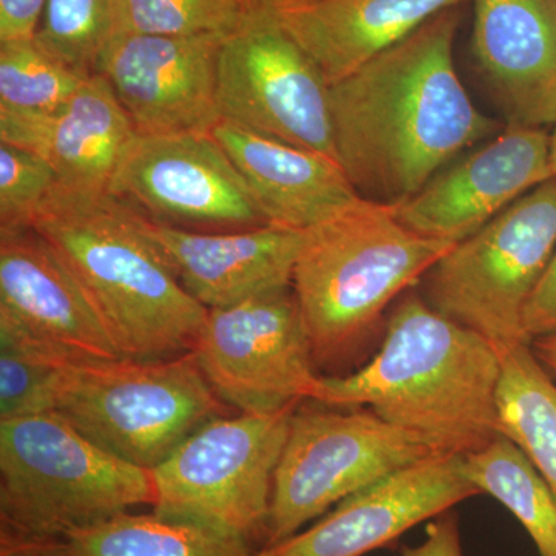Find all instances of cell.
<instances>
[{
  "label": "cell",
  "instance_id": "obj_1",
  "mask_svg": "<svg viewBox=\"0 0 556 556\" xmlns=\"http://www.w3.org/2000/svg\"><path fill=\"white\" fill-rule=\"evenodd\" d=\"M457 22L442 11L329 86L336 156L362 199L405 203L496 129L457 75Z\"/></svg>",
  "mask_w": 556,
  "mask_h": 556
},
{
  "label": "cell",
  "instance_id": "obj_2",
  "mask_svg": "<svg viewBox=\"0 0 556 556\" xmlns=\"http://www.w3.org/2000/svg\"><path fill=\"white\" fill-rule=\"evenodd\" d=\"M501 350L426 300L409 295L365 367L321 376L313 401L369 408L434 455L466 456L497 433Z\"/></svg>",
  "mask_w": 556,
  "mask_h": 556
},
{
  "label": "cell",
  "instance_id": "obj_3",
  "mask_svg": "<svg viewBox=\"0 0 556 556\" xmlns=\"http://www.w3.org/2000/svg\"><path fill=\"white\" fill-rule=\"evenodd\" d=\"M30 228L78 277L121 356L149 361L193 351L208 309L179 283L137 208L112 193L58 185Z\"/></svg>",
  "mask_w": 556,
  "mask_h": 556
},
{
  "label": "cell",
  "instance_id": "obj_4",
  "mask_svg": "<svg viewBox=\"0 0 556 556\" xmlns=\"http://www.w3.org/2000/svg\"><path fill=\"white\" fill-rule=\"evenodd\" d=\"M396 208L361 199L306 230L292 291L316 364L353 353L390 303L455 247L407 228Z\"/></svg>",
  "mask_w": 556,
  "mask_h": 556
},
{
  "label": "cell",
  "instance_id": "obj_5",
  "mask_svg": "<svg viewBox=\"0 0 556 556\" xmlns=\"http://www.w3.org/2000/svg\"><path fill=\"white\" fill-rule=\"evenodd\" d=\"M153 504L152 470L105 452L56 413L0 420L2 527L62 540Z\"/></svg>",
  "mask_w": 556,
  "mask_h": 556
},
{
  "label": "cell",
  "instance_id": "obj_6",
  "mask_svg": "<svg viewBox=\"0 0 556 556\" xmlns=\"http://www.w3.org/2000/svg\"><path fill=\"white\" fill-rule=\"evenodd\" d=\"M51 412L105 452L153 470L201 427L228 415L193 351L166 358L68 361Z\"/></svg>",
  "mask_w": 556,
  "mask_h": 556
},
{
  "label": "cell",
  "instance_id": "obj_7",
  "mask_svg": "<svg viewBox=\"0 0 556 556\" xmlns=\"http://www.w3.org/2000/svg\"><path fill=\"white\" fill-rule=\"evenodd\" d=\"M298 408L217 417L153 468V514L251 544L266 541L276 475Z\"/></svg>",
  "mask_w": 556,
  "mask_h": 556
},
{
  "label": "cell",
  "instance_id": "obj_8",
  "mask_svg": "<svg viewBox=\"0 0 556 556\" xmlns=\"http://www.w3.org/2000/svg\"><path fill=\"white\" fill-rule=\"evenodd\" d=\"M555 251L552 178L456 243L428 270V303L501 351L529 342L522 328L526 306Z\"/></svg>",
  "mask_w": 556,
  "mask_h": 556
},
{
  "label": "cell",
  "instance_id": "obj_9",
  "mask_svg": "<svg viewBox=\"0 0 556 556\" xmlns=\"http://www.w3.org/2000/svg\"><path fill=\"white\" fill-rule=\"evenodd\" d=\"M298 405L274 475L263 547L294 536L340 501L434 455L369 408Z\"/></svg>",
  "mask_w": 556,
  "mask_h": 556
},
{
  "label": "cell",
  "instance_id": "obj_10",
  "mask_svg": "<svg viewBox=\"0 0 556 556\" xmlns=\"http://www.w3.org/2000/svg\"><path fill=\"white\" fill-rule=\"evenodd\" d=\"M217 105L219 119L338 161L328 80L268 3L223 39Z\"/></svg>",
  "mask_w": 556,
  "mask_h": 556
},
{
  "label": "cell",
  "instance_id": "obj_11",
  "mask_svg": "<svg viewBox=\"0 0 556 556\" xmlns=\"http://www.w3.org/2000/svg\"><path fill=\"white\" fill-rule=\"evenodd\" d=\"M193 353L217 396L249 415L313 401L321 378L292 287L208 309Z\"/></svg>",
  "mask_w": 556,
  "mask_h": 556
},
{
  "label": "cell",
  "instance_id": "obj_12",
  "mask_svg": "<svg viewBox=\"0 0 556 556\" xmlns=\"http://www.w3.org/2000/svg\"><path fill=\"white\" fill-rule=\"evenodd\" d=\"M109 193L153 222L178 228L236 230L268 225L211 131L137 134Z\"/></svg>",
  "mask_w": 556,
  "mask_h": 556
},
{
  "label": "cell",
  "instance_id": "obj_13",
  "mask_svg": "<svg viewBox=\"0 0 556 556\" xmlns=\"http://www.w3.org/2000/svg\"><path fill=\"white\" fill-rule=\"evenodd\" d=\"M223 39L119 33L97 75L115 91L138 135L211 131L219 121L217 68Z\"/></svg>",
  "mask_w": 556,
  "mask_h": 556
},
{
  "label": "cell",
  "instance_id": "obj_14",
  "mask_svg": "<svg viewBox=\"0 0 556 556\" xmlns=\"http://www.w3.org/2000/svg\"><path fill=\"white\" fill-rule=\"evenodd\" d=\"M0 331L61 361L123 357L78 277L31 228L0 232Z\"/></svg>",
  "mask_w": 556,
  "mask_h": 556
},
{
  "label": "cell",
  "instance_id": "obj_15",
  "mask_svg": "<svg viewBox=\"0 0 556 556\" xmlns=\"http://www.w3.org/2000/svg\"><path fill=\"white\" fill-rule=\"evenodd\" d=\"M478 495L464 471V456L431 455L358 490L308 529L260 548L257 556H365Z\"/></svg>",
  "mask_w": 556,
  "mask_h": 556
},
{
  "label": "cell",
  "instance_id": "obj_16",
  "mask_svg": "<svg viewBox=\"0 0 556 556\" xmlns=\"http://www.w3.org/2000/svg\"><path fill=\"white\" fill-rule=\"evenodd\" d=\"M552 178L551 135L508 124L500 137L399 204L397 218L420 236L456 244Z\"/></svg>",
  "mask_w": 556,
  "mask_h": 556
},
{
  "label": "cell",
  "instance_id": "obj_17",
  "mask_svg": "<svg viewBox=\"0 0 556 556\" xmlns=\"http://www.w3.org/2000/svg\"><path fill=\"white\" fill-rule=\"evenodd\" d=\"M141 225L179 283L206 309L226 308L292 287L306 236V230L276 225L193 230L153 222L142 214Z\"/></svg>",
  "mask_w": 556,
  "mask_h": 556
},
{
  "label": "cell",
  "instance_id": "obj_18",
  "mask_svg": "<svg viewBox=\"0 0 556 556\" xmlns=\"http://www.w3.org/2000/svg\"><path fill=\"white\" fill-rule=\"evenodd\" d=\"M473 53L510 124H556V0H470Z\"/></svg>",
  "mask_w": 556,
  "mask_h": 556
},
{
  "label": "cell",
  "instance_id": "obj_19",
  "mask_svg": "<svg viewBox=\"0 0 556 556\" xmlns=\"http://www.w3.org/2000/svg\"><path fill=\"white\" fill-rule=\"evenodd\" d=\"M135 137L129 115L100 75L84 80L50 115H0V142L36 153L53 167L62 188L79 192L109 193Z\"/></svg>",
  "mask_w": 556,
  "mask_h": 556
},
{
  "label": "cell",
  "instance_id": "obj_20",
  "mask_svg": "<svg viewBox=\"0 0 556 556\" xmlns=\"http://www.w3.org/2000/svg\"><path fill=\"white\" fill-rule=\"evenodd\" d=\"M268 225L308 230L362 199L338 161L219 119L211 130Z\"/></svg>",
  "mask_w": 556,
  "mask_h": 556
},
{
  "label": "cell",
  "instance_id": "obj_21",
  "mask_svg": "<svg viewBox=\"0 0 556 556\" xmlns=\"http://www.w3.org/2000/svg\"><path fill=\"white\" fill-rule=\"evenodd\" d=\"M464 2L470 0H270L268 5L331 86Z\"/></svg>",
  "mask_w": 556,
  "mask_h": 556
},
{
  "label": "cell",
  "instance_id": "obj_22",
  "mask_svg": "<svg viewBox=\"0 0 556 556\" xmlns=\"http://www.w3.org/2000/svg\"><path fill=\"white\" fill-rule=\"evenodd\" d=\"M58 556H257L252 544L156 514L124 511L56 541Z\"/></svg>",
  "mask_w": 556,
  "mask_h": 556
},
{
  "label": "cell",
  "instance_id": "obj_23",
  "mask_svg": "<svg viewBox=\"0 0 556 556\" xmlns=\"http://www.w3.org/2000/svg\"><path fill=\"white\" fill-rule=\"evenodd\" d=\"M555 382L529 342L501 351L497 433L529 457L556 496Z\"/></svg>",
  "mask_w": 556,
  "mask_h": 556
},
{
  "label": "cell",
  "instance_id": "obj_24",
  "mask_svg": "<svg viewBox=\"0 0 556 556\" xmlns=\"http://www.w3.org/2000/svg\"><path fill=\"white\" fill-rule=\"evenodd\" d=\"M464 471L481 495L503 504L532 538L538 555L556 556V496L546 479L507 438L464 456Z\"/></svg>",
  "mask_w": 556,
  "mask_h": 556
},
{
  "label": "cell",
  "instance_id": "obj_25",
  "mask_svg": "<svg viewBox=\"0 0 556 556\" xmlns=\"http://www.w3.org/2000/svg\"><path fill=\"white\" fill-rule=\"evenodd\" d=\"M123 0H47L35 42L83 78L97 75L118 36Z\"/></svg>",
  "mask_w": 556,
  "mask_h": 556
},
{
  "label": "cell",
  "instance_id": "obj_26",
  "mask_svg": "<svg viewBox=\"0 0 556 556\" xmlns=\"http://www.w3.org/2000/svg\"><path fill=\"white\" fill-rule=\"evenodd\" d=\"M86 79L33 39L0 42V115H50L67 104Z\"/></svg>",
  "mask_w": 556,
  "mask_h": 556
},
{
  "label": "cell",
  "instance_id": "obj_27",
  "mask_svg": "<svg viewBox=\"0 0 556 556\" xmlns=\"http://www.w3.org/2000/svg\"><path fill=\"white\" fill-rule=\"evenodd\" d=\"M251 10L247 0H123L119 33L228 36Z\"/></svg>",
  "mask_w": 556,
  "mask_h": 556
},
{
  "label": "cell",
  "instance_id": "obj_28",
  "mask_svg": "<svg viewBox=\"0 0 556 556\" xmlns=\"http://www.w3.org/2000/svg\"><path fill=\"white\" fill-rule=\"evenodd\" d=\"M64 362L0 331V420L51 412L54 380Z\"/></svg>",
  "mask_w": 556,
  "mask_h": 556
},
{
  "label": "cell",
  "instance_id": "obj_29",
  "mask_svg": "<svg viewBox=\"0 0 556 556\" xmlns=\"http://www.w3.org/2000/svg\"><path fill=\"white\" fill-rule=\"evenodd\" d=\"M53 167L30 150L0 142V232L28 229L54 188Z\"/></svg>",
  "mask_w": 556,
  "mask_h": 556
},
{
  "label": "cell",
  "instance_id": "obj_30",
  "mask_svg": "<svg viewBox=\"0 0 556 556\" xmlns=\"http://www.w3.org/2000/svg\"><path fill=\"white\" fill-rule=\"evenodd\" d=\"M522 328L529 342L543 336L556 334V251L538 281L535 291L530 295Z\"/></svg>",
  "mask_w": 556,
  "mask_h": 556
},
{
  "label": "cell",
  "instance_id": "obj_31",
  "mask_svg": "<svg viewBox=\"0 0 556 556\" xmlns=\"http://www.w3.org/2000/svg\"><path fill=\"white\" fill-rule=\"evenodd\" d=\"M399 556H466L457 515L448 510L428 521L422 543L401 547Z\"/></svg>",
  "mask_w": 556,
  "mask_h": 556
},
{
  "label": "cell",
  "instance_id": "obj_32",
  "mask_svg": "<svg viewBox=\"0 0 556 556\" xmlns=\"http://www.w3.org/2000/svg\"><path fill=\"white\" fill-rule=\"evenodd\" d=\"M47 0H0V42L35 39Z\"/></svg>",
  "mask_w": 556,
  "mask_h": 556
},
{
  "label": "cell",
  "instance_id": "obj_33",
  "mask_svg": "<svg viewBox=\"0 0 556 556\" xmlns=\"http://www.w3.org/2000/svg\"><path fill=\"white\" fill-rule=\"evenodd\" d=\"M56 541L22 535L2 527L0 556H58Z\"/></svg>",
  "mask_w": 556,
  "mask_h": 556
},
{
  "label": "cell",
  "instance_id": "obj_34",
  "mask_svg": "<svg viewBox=\"0 0 556 556\" xmlns=\"http://www.w3.org/2000/svg\"><path fill=\"white\" fill-rule=\"evenodd\" d=\"M533 353L541 362L544 368L551 372L552 378L556 380V334L543 336V338L533 339L530 342Z\"/></svg>",
  "mask_w": 556,
  "mask_h": 556
},
{
  "label": "cell",
  "instance_id": "obj_35",
  "mask_svg": "<svg viewBox=\"0 0 556 556\" xmlns=\"http://www.w3.org/2000/svg\"><path fill=\"white\" fill-rule=\"evenodd\" d=\"M551 161L552 169H554V175L556 178V124L554 134L551 135Z\"/></svg>",
  "mask_w": 556,
  "mask_h": 556
},
{
  "label": "cell",
  "instance_id": "obj_36",
  "mask_svg": "<svg viewBox=\"0 0 556 556\" xmlns=\"http://www.w3.org/2000/svg\"><path fill=\"white\" fill-rule=\"evenodd\" d=\"M247 2L251 9H257V7L266 5V3H269L270 0H247Z\"/></svg>",
  "mask_w": 556,
  "mask_h": 556
}]
</instances>
